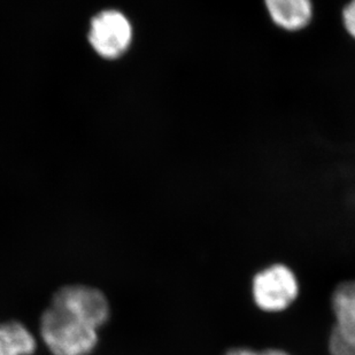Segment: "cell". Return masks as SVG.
Here are the masks:
<instances>
[{
	"label": "cell",
	"instance_id": "1",
	"mask_svg": "<svg viewBox=\"0 0 355 355\" xmlns=\"http://www.w3.org/2000/svg\"><path fill=\"white\" fill-rule=\"evenodd\" d=\"M110 318L107 299L85 285H67L54 293L40 320V336L53 355H89L98 329Z\"/></svg>",
	"mask_w": 355,
	"mask_h": 355
},
{
	"label": "cell",
	"instance_id": "6",
	"mask_svg": "<svg viewBox=\"0 0 355 355\" xmlns=\"http://www.w3.org/2000/svg\"><path fill=\"white\" fill-rule=\"evenodd\" d=\"M36 339L22 323L17 321L0 324V355H33Z\"/></svg>",
	"mask_w": 355,
	"mask_h": 355
},
{
	"label": "cell",
	"instance_id": "9",
	"mask_svg": "<svg viewBox=\"0 0 355 355\" xmlns=\"http://www.w3.org/2000/svg\"><path fill=\"white\" fill-rule=\"evenodd\" d=\"M225 355H290L285 351L282 349H269L261 352H257L254 349H244V347H239V349H229Z\"/></svg>",
	"mask_w": 355,
	"mask_h": 355
},
{
	"label": "cell",
	"instance_id": "3",
	"mask_svg": "<svg viewBox=\"0 0 355 355\" xmlns=\"http://www.w3.org/2000/svg\"><path fill=\"white\" fill-rule=\"evenodd\" d=\"M298 295V278L291 268L282 263L262 269L252 281V297L263 312H283Z\"/></svg>",
	"mask_w": 355,
	"mask_h": 355
},
{
	"label": "cell",
	"instance_id": "5",
	"mask_svg": "<svg viewBox=\"0 0 355 355\" xmlns=\"http://www.w3.org/2000/svg\"><path fill=\"white\" fill-rule=\"evenodd\" d=\"M335 329L355 345V279L346 281L336 288L331 297Z\"/></svg>",
	"mask_w": 355,
	"mask_h": 355
},
{
	"label": "cell",
	"instance_id": "4",
	"mask_svg": "<svg viewBox=\"0 0 355 355\" xmlns=\"http://www.w3.org/2000/svg\"><path fill=\"white\" fill-rule=\"evenodd\" d=\"M263 6L272 26L286 34L306 31L314 20L312 0H263Z\"/></svg>",
	"mask_w": 355,
	"mask_h": 355
},
{
	"label": "cell",
	"instance_id": "7",
	"mask_svg": "<svg viewBox=\"0 0 355 355\" xmlns=\"http://www.w3.org/2000/svg\"><path fill=\"white\" fill-rule=\"evenodd\" d=\"M329 354L355 355V345L344 338L335 328L332 329L329 337Z\"/></svg>",
	"mask_w": 355,
	"mask_h": 355
},
{
	"label": "cell",
	"instance_id": "8",
	"mask_svg": "<svg viewBox=\"0 0 355 355\" xmlns=\"http://www.w3.org/2000/svg\"><path fill=\"white\" fill-rule=\"evenodd\" d=\"M340 24L346 35L355 42V0H349L340 12Z\"/></svg>",
	"mask_w": 355,
	"mask_h": 355
},
{
	"label": "cell",
	"instance_id": "2",
	"mask_svg": "<svg viewBox=\"0 0 355 355\" xmlns=\"http://www.w3.org/2000/svg\"><path fill=\"white\" fill-rule=\"evenodd\" d=\"M134 37V24L121 10H101L91 19L87 40L94 53L104 60L124 57L132 46Z\"/></svg>",
	"mask_w": 355,
	"mask_h": 355
}]
</instances>
